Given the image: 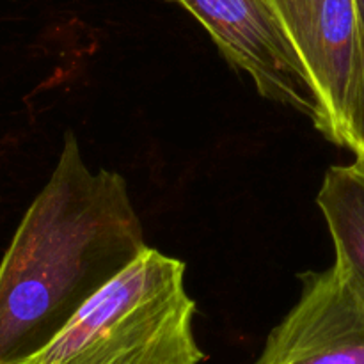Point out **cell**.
Returning a JSON list of instances; mask_svg holds the SVG:
<instances>
[{
  "instance_id": "6da1fadb",
  "label": "cell",
  "mask_w": 364,
  "mask_h": 364,
  "mask_svg": "<svg viewBox=\"0 0 364 364\" xmlns=\"http://www.w3.org/2000/svg\"><path fill=\"white\" fill-rule=\"evenodd\" d=\"M148 249L128 185L92 173L73 132L0 262V364H21Z\"/></svg>"
},
{
  "instance_id": "7a4b0ae2",
  "label": "cell",
  "mask_w": 364,
  "mask_h": 364,
  "mask_svg": "<svg viewBox=\"0 0 364 364\" xmlns=\"http://www.w3.org/2000/svg\"><path fill=\"white\" fill-rule=\"evenodd\" d=\"M185 263L148 247L21 364H201Z\"/></svg>"
},
{
  "instance_id": "3957f363",
  "label": "cell",
  "mask_w": 364,
  "mask_h": 364,
  "mask_svg": "<svg viewBox=\"0 0 364 364\" xmlns=\"http://www.w3.org/2000/svg\"><path fill=\"white\" fill-rule=\"evenodd\" d=\"M212 36L231 66L244 71L267 100L291 107L327 137L318 92L281 28L270 0H174Z\"/></svg>"
},
{
  "instance_id": "277c9868",
  "label": "cell",
  "mask_w": 364,
  "mask_h": 364,
  "mask_svg": "<svg viewBox=\"0 0 364 364\" xmlns=\"http://www.w3.org/2000/svg\"><path fill=\"white\" fill-rule=\"evenodd\" d=\"M297 304L269 334L255 364H364V301L334 263L302 274Z\"/></svg>"
},
{
  "instance_id": "5b68a950",
  "label": "cell",
  "mask_w": 364,
  "mask_h": 364,
  "mask_svg": "<svg viewBox=\"0 0 364 364\" xmlns=\"http://www.w3.org/2000/svg\"><path fill=\"white\" fill-rule=\"evenodd\" d=\"M327 117V141L341 146L343 121L361 57L355 0H270Z\"/></svg>"
},
{
  "instance_id": "8992f818",
  "label": "cell",
  "mask_w": 364,
  "mask_h": 364,
  "mask_svg": "<svg viewBox=\"0 0 364 364\" xmlns=\"http://www.w3.org/2000/svg\"><path fill=\"white\" fill-rule=\"evenodd\" d=\"M316 205L333 237L336 263L364 301V164L333 166L326 173Z\"/></svg>"
},
{
  "instance_id": "52a82bcc",
  "label": "cell",
  "mask_w": 364,
  "mask_h": 364,
  "mask_svg": "<svg viewBox=\"0 0 364 364\" xmlns=\"http://www.w3.org/2000/svg\"><path fill=\"white\" fill-rule=\"evenodd\" d=\"M341 146L352 149L355 153V160L364 164V32H361V57L358 73L345 110Z\"/></svg>"
},
{
  "instance_id": "ba28073f",
  "label": "cell",
  "mask_w": 364,
  "mask_h": 364,
  "mask_svg": "<svg viewBox=\"0 0 364 364\" xmlns=\"http://www.w3.org/2000/svg\"><path fill=\"white\" fill-rule=\"evenodd\" d=\"M355 6H358L359 27H361V32H364V0H355Z\"/></svg>"
}]
</instances>
